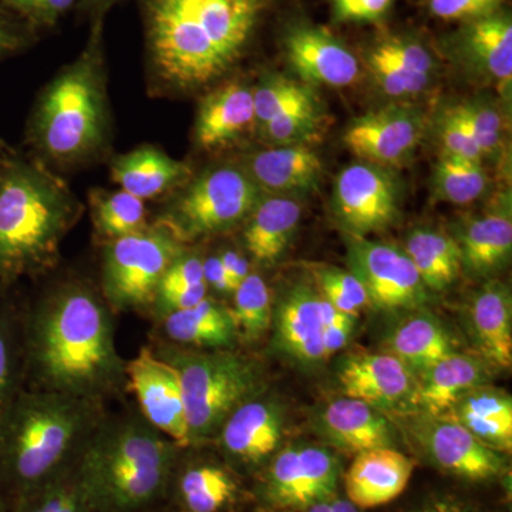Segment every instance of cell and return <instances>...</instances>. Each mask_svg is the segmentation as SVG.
Here are the masks:
<instances>
[{
    "mask_svg": "<svg viewBox=\"0 0 512 512\" xmlns=\"http://www.w3.org/2000/svg\"><path fill=\"white\" fill-rule=\"evenodd\" d=\"M23 366L30 389L92 402L126 382L109 309L80 285L37 303L23 326Z\"/></svg>",
    "mask_w": 512,
    "mask_h": 512,
    "instance_id": "6da1fadb",
    "label": "cell"
},
{
    "mask_svg": "<svg viewBox=\"0 0 512 512\" xmlns=\"http://www.w3.org/2000/svg\"><path fill=\"white\" fill-rule=\"evenodd\" d=\"M264 6V0H147L154 67L184 89L214 82L244 53Z\"/></svg>",
    "mask_w": 512,
    "mask_h": 512,
    "instance_id": "7a4b0ae2",
    "label": "cell"
},
{
    "mask_svg": "<svg viewBox=\"0 0 512 512\" xmlns=\"http://www.w3.org/2000/svg\"><path fill=\"white\" fill-rule=\"evenodd\" d=\"M180 450L143 417L100 421L73 470L92 512H147L167 500Z\"/></svg>",
    "mask_w": 512,
    "mask_h": 512,
    "instance_id": "3957f363",
    "label": "cell"
},
{
    "mask_svg": "<svg viewBox=\"0 0 512 512\" xmlns=\"http://www.w3.org/2000/svg\"><path fill=\"white\" fill-rule=\"evenodd\" d=\"M99 423L97 402L20 390L0 414V488L8 500L72 468Z\"/></svg>",
    "mask_w": 512,
    "mask_h": 512,
    "instance_id": "277c9868",
    "label": "cell"
},
{
    "mask_svg": "<svg viewBox=\"0 0 512 512\" xmlns=\"http://www.w3.org/2000/svg\"><path fill=\"white\" fill-rule=\"evenodd\" d=\"M73 217L72 198L52 178L29 165L10 167L0 178V275L52 261Z\"/></svg>",
    "mask_w": 512,
    "mask_h": 512,
    "instance_id": "5b68a950",
    "label": "cell"
},
{
    "mask_svg": "<svg viewBox=\"0 0 512 512\" xmlns=\"http://www.w3.org/2000/svg\"><path fill=\"white\" fill-rule=\"evenodd\" d=\"M99 28L86 53L64 69L43 94L35 133L56 160L72 161L99 146L106 126L99 57Z\"/></svg>",
    "mask_w": 512,
    "mask_h": 512,
    "instance_id": "8992f818",
    "label": "cell"
},
{
    "mask_svg": "<svg viewBox=\"0 0 512 512\" xmlns=\"http://www.w3.org/2000/svg\"><path fill=\"white\" fill-rule=\"evenodd\" d=\"M158 355L180 375L191 446L218 433L229 414L261 387V372L254 360L228 350L191 353L168 349Z\"/></svg>",
    "mask_w": 512,
    "mask_h": 512,
    "instance_id": "52a82bcc",
    "label": "cell"
},
{
    "mask_svg": "<svg viewBox=\"0 0 512 512\" xmlns=\"http://www.w3.org/2000/svg\"><path fill=\"white\" fill-rule=\"evenodd\" d=\"M183 254L180 241L163 229H141L113 239L104 254L103 292L119 311L153 303L168 266Z\"/></svg>",
    "mask_w": 512,
    "mask_h": 512,
    "instance_id": "ba28073f",
    "label": "cell"
},
{
    "mask_svg": "<svg viewBox=\"0 0 512 512\" xmlns=\"http://www.w3.org/2000/svg\"><path fill=\"white\" fill-rule=\"evenodd\" d=\"M247 173L221 167L201 175L175 202L168 214V231L178 241L218 234L234 227L254 210L261 198Z\"/></svg>",
    "mask_w": 512,
    "mask_h": 512,
    "instance_id": "9c48e42d",
    "label": "cell"
},
{
    "mask_svg": "<svg viewBox=\"0 0 512 512\" xmlns=\"http://www.w3.org/2000/svg\"><path fill=\"white\" fill-rule=\"evenodd\" d=\"M338 457L325 447H286L272 457L261 494L279 510H299L336 494Z\"/></svg>",
    "mask_w": 512,
    "mask_h": 512,
    "instance_id": "30bf717a",
    "label": "cell"
},
{
    "mask_svg": "<svg viewBox=\"0 0 512 512\" xmlns=\"http://www.w3.org/2000/svg\"><path fill=\"white\" fill-rule=\"evenodd\" d=\"M350 272L365 286L370 306L383 311L414 309L427 299V288L404 249L384 242L352 237Z\"/></svg>",
    "mask_w": 512,
    "mask_h": 512,
    "instance_id": "8fae6325",
    "label": "cell"
},
{
    "mask_svg": "<svg viewBox=\"0 0 512 512\" xmlns=\"http://www.w3.org/2000/svg\"><path fill=\"white\" fill-rule=\"evenodd\" d=\"M128 389L136 396L141 417L183 450L191 446L183 386L177 369L151 349H141L126 363Z\"/></svg>",
    "mask_w": 512,
    "mask_h": 512,
    "instance_id": "7c38bea8",
    "label": "cell"
},
{
    "mask_svg": "<svg viewBox=\"0 0 512 512\" xmlns=\"http://www.w3.org/2000/svg\"><path fill=\"white\" fill-rule=\"evenodd\" d=\"M333 211L352 237L383 231L399 215V190L382 167L356 163L339 174L333 188Z\"/></svg>",
    "mask_w": 512,
    "mask_h": 512,
    "instance_id": "4fadbf2b",
    "label": "cell"
},
{
    "mask_svg": "<svg viewBox=\"0 0 512 512\" xmlns=\"http://www.w3.org/2000/svg\"><path fill=\"white\" fill-rule=\"evenodd\" d=\"M423 110L410 104H390L350 123L345 146L363 163L397 167L413 157L424 136Z\"/></svg>",
    "mask_w": 512,
    "mask_h": 512,
    "instance_id": "5bb4252c",
    "label": "cell"
},
{
    "mask_svg": "<svg viewBox=\"0 0 512 512\" xmlns=\"http://www.w3.org/2000/svg\"><path fill=\"white\" fill-rule=\"evenodd\" d=\"M414 436L434 466L461 480L487 483L503 476L507 467L500 451L488 447L453 417L423 416Z\"/></svg>",
    "mask_w": 512,
    "mask_h": 512,
    "instance_id": "9a60e30c",
    "label": "cell"
},
{
    "mask_svg": "<svg viewBox=\"0 0 512 512\" xmlns=\"http://www.w3.org/2000/svg\"><path fill=\"white\" fill-rule=\"evenodd\" d=\"M284 50L289 66L308 86L346 87L359 79L355 53L322 26L293 23L286 29Z\"/></svg>",
    "mask_w": 512,
    "mask_h": 512,
    "instance_id": "2e32d148",
    "label": "cell"
},
{
    "mask_svg": "<svg viewBox=\"0 0 512 512\" xmlns=\"http://www.w3.org/2000/svg\"><path fill=\"white\" fill-rule=\"evenodd\" d=\"M448 46L468 72L510 97L512 84V19L505 9L461 23Z\"/></svg>",
    "mask_w": 512,
    "mask_h": 512,
    "instance_id": "e0dca14e",
    "label": "cell"
},
{
    "mask_svg": "<svg viewBox=\"0 0 512 512\" xmlns=\"http://www.w3.org/2000/svg\"><path fill=\"white\" fill-rule=\"evenodd\" d=\"M284 412L268 400L248 399L221 426V447L231 463L256 468L274 457L284 436Z\"/></svg>",
    "mask_w": 512,
    "mask_h": 512,
    "instance_id": "ac0fdd59",
    "label": "cell"
},
{
    "mask_svg": "<svg viewBox=\"0 0 512 512\" xmlns=\"http://www.w3.org/2000/svg\"><path fill=\"white\" fill-rule=\"evenodd\" d=\"M339 383L346 397L382 410L409 404L416 377L392 353H360L340 367Z\"/></svg>",
    "mask_w": 512,
    "mask_h": 512,
    "instance_id": "d6986e66",
    "label": "cell"
},
{
    "mask_svg": "<svg viewBox=\"0 0 512 512\" xmlns=\"http://www.w3.org/2000/svg\"><path fill=\"white\" fill-rule=\"evenodd\" d=\"M241 485L228 467L214 461H181L174 468L164 504L177 512H228L238 504Z\"/></svg>",
    "mask_w": 512,
    "mask_h": 512,
    "instance_id": "ffe728a7",
    "label": "cell"
},
{
    "mask_svg": "<svg viewBox=\"0 0 512 512\" xmlns=\"http://www.w3.org/2000/svg\"><path fill=\"white\" fill-rule=\"evenodd\" d=\"M413 471L412 458L393 447L356 454L345 477L348 500L362 510L392 503L406 490Z\"/></svg>",
    "mask_w": 512,
    "mask_h": 512,
    "instance_id": "44dd1931",
    "label": "cell"
},
{
    "mask_svg": "<svg viewBox=\"0 0 512 512\" xmlns=\"http://www.w3.org/2000/svg\"><path fill=\"white\" fill-rule=\"evenodd\" d=\"M409 404L423 416H446L461 397L481 386L485 380L483 360L478 357L453 355L417 373Z\"/></svg>",
    "mask_w": 512,
    "mask_h": 512,
    "instance_id": "7402d4cb",
    "label": "cell"
},
{
    "mask_svg": "<svg viewBox=\"0 0 512 512\" xmlns=\"http://www.w3.org/2000/svg\"><path fill=\"white\" fill-rule=\"evenodd\" d=\"M326 439L339 450L359 454L373 448L392 447V424L379 409L362 400L342 397L329 403L320 417Z\"/></svg>",
    "mask_w": 512,
    "mask_h": 512,
    "instance_id": "603a6c76",
    "label": "cell"
},
{
    "mask_svg": "<svg viewBox=\"0 0 512 512\" xmlns=\"http://www.w3.org/2000/svg\"><path fill=\"white\" fill-rule=\"evenodd\" d=\"M471 330L480 355L488 365L510 369L512 365L511 292L500 281H491L474 295L468 309Z\"/></svg>",
    "mask_w": 512,
    "mask_h": 512,
    "instance_id": "cb8c5ba5",
    "label": "cell"
},
{
    "mask_svg": "<svg viewBox=\"0 0 512 512\" xmlns=\"http://www.w3.org/2000/svg\"><path fill=\"white\" fill-rule=\"evenodd\" d=\"M255 120L254 90L229 82L202 101L195 123L198 146L212 150L237 140Z\"/></svg>",
    "mask_w": 512,
    "mask_h": 512,
    "instance_id": "d4e9b609",
    "label": "cell"
},
{
    "mask_svg": "<svg viewBox=\"0 0 512 512\" xmlns=\"http://www.w3.org/2000/svg\"><path fill=\"white\" fill-rule=\"evenodd\" d=\"M259 190L308 192L319 187L323 164L306 144L278 146L249 158L248 173Z\"/></svg>",
    "mask_w": 512,
    "mask_h": 512,
    "instance_id": "484cf974",
    "label": "cell"
},
{
    "mask_svg": "<svg viewBox=\"0 0 512 512\" xmlns=\"http://www.w3.org/2000/svg\"><path fill=\"white\" fill-rule=\"evenodd\" d=\"M320 302L322 296L316 289L298 285L285 296L276 313L279 345L302 362L325 359Z\"/></svg>",
    "mask_w": 512,
    "mask_h": 512,
    "instance_id": "4316f807",
    "label": "cell"
},
{
    "mask_svg": "<svg viewBox=\"0 0 512 512\" xmlns=\"http://www.w3.org/2000/svg\"><path fill=\"white\" fill-rule=\"evenodd\" d=\"M302 218V207L295 198H259L249 214L244 231L245 247L259 264H274L288 248Z\"/></svg>",
    "mask_w": 512,
    "mask_h": 512,
    "instance_id": "83f0119b",
    "label": "cell"
},
{
    "mask_svg": "<svg viewBox=\"0 0 512 512\" xmlns=\"http://www.w3.org/2000/svg\"><path fill=\"white\" fill-rule=\"evenodd\" d=\"M446 416L463 424L477 439L497 451H511L512 400L503 390L481 386L458 400Z\"/></svg>",
    "mask_w": 512,
    "mask_h": 512,
    "instance_id": "f1b7e54d",
    "label": "cell"
},
{
    "mask_svg": "<svg viewBox=\"0 0 512 512\" xmlns=\"http://www.w3.org/2000/svg\"><path fill=\"white\" fill-rule=\"evenodd\" d=\"M187 165L154 147H141L117 157L111 165V177L121 190L140 198L158 197L187 177Z\"/></svg>",
    "mask_w": 512,
    "mask_h": 512,
    "instance_id": "f546056e",
    "label": "cell"
},
{
    "mask_svg": "<svg viewBox=\"0 0 512 512\" xmlns=\"http://www.w3.org/2000/svg\"><path fill=\"white\" fill-rule=\"evenodd\" d=\"M163 320L168 338L192 348L228 349L238 336L231 311L210 298L185 311L170 313Z\"/></svg>",
    "mask_w": 512,
    "mask_h": 512,
    "instance_id": "4dcf8cb0",
    "label": "cell"
},
{
    "mask_svg": "<svg viewBox=\"0 0 512 512\" xmlns=\"http://www.w3.org/2000/svg\"><path fill=\"white\" fill-rule=\"evenodd\" d=\"M387 346L389 353L413 373L423 372L444 357L456 353L450 333L439 319L427 313H417L399 323L387 340Z\"/></svg>",
    "mask_w": 512,
    "mask_h": 512,
    "instance_id": "1f68e13d",
    "label": "cell"
},
{
    "mask_svg": "<svg viewBox=\"0 0 512 512\" xmlns=\"http://www.w3.org/2000/svg\"><path fill=\"white\" fill-rule=\"evenodd\" d=\"M463 268L476 275L497 271L510 259L512 221L510 208L471 221L460 241Z\"/></svg>",
    "mask_w": 512,
    "mask_h": 512,
    "instance_id": "d6a6232c",
    "label": "cell"
},
{
    "mask_svg": "<svg viewBox=\"0 0 512 512\" xmlns=\"http://www.w3.org/2000/svg\"><path fill=\"white\" fill-rule=\"evenodd\" d=\"M406 254L412 259L424 286L444 291L454 284L463 269L456 239L433 229H416L407 238Z\"/></svg>",
    "mask_w": 512,
    "mask_h": 512,
    "instance_id": "836d02e7",
    "label": "cell"
},
{
    "mask_svg": "<svg viewBox=\"0 0 512 512\" xmlns=\"http://www.w3.org/2000/svg\"><path fill=\"white\" fill-rule=\"evenodd\" d=\"M8 512H92L73 467L26 493L10 498Z\"/></svg>",
    "mask_w": 512,
    "mask_h": 512,
    "instance_id": "e575fe53",
    "label": "cell"
},
{
    "mask_svg": "<svg viewBox=\"0 0 512 512\" xmlns=\"http://www.w3.org/2000/svg\"><path fill=\"white\" fill-rule=\"evenodd\" d=\"M433 185L441 201L466 205L478 200L487 190L488 175L483 163L443 156L434 171Z\"/></svg>",
    "mask_w": 512,
    "mask_h": 512,
    "instance_id": "d590c367",
    "label": "cell"
},
{
    "mask_svg": "<svg viewBox=\"0 0 512 512\" xmlns=\"http://www.w3.org/2000/svg\"><path fill=\"white\" fill-rule=\"evenodd\" d=\"M232 319L238 335L258 339L269 329L272 319V298L268 285L261 276L249 274L234 292Z\"/></svg>",
    "mask_w": 512,
    "mask_h": 512,
    "instance_id": "8d00e7d4",
    "label": "cell"
},
{
    "mask_svg": "<svg viewBox=\"0 0 512 512\" xmlns=\"http://www.w3.org/2000/svg\"><path fill=\"white\" fill-rule=\"evenodd\" d=\"M319 103L312 86L284 76H268L254 90L255 120L259 127L284 111Z\"/></svg>",
    "mask_w": 512,
    "mask_h": 512,
    "instance_id": "74e56055",
    "label": "cell"
},
{
    "mask_svg": "<svg viewBox=\"0 0 512 512\" xmlns=\"http://www.w3.org/2000/svg\"><path fill=\"white\" fill-rule=\"evenodd\" d=\"M93 205L96 227L106 237H126L146 228V208L143 200L126 191L97 195Z\"/></svg>",
    "mask_w": 512,
    "mask_h": 512,
    "instance_id": "f35d334b",
    "label": "cell"
},
{
    "mask_svg": "<svg viewBox=\"0 0 512 512\" xmlns=\"http://www.w3.org/2000/svg\"><path fill=\"white\" fill-rule=\"evenodd\" d=\"M23 328L12 313L0 311V414L23 389Z\"/></svg>",
    "mask_w": 512,
    "mask_h": 512,
    "instance_id": "ab89813d",
    "label": "cell"
},
{
    "mask_svg": "<svg viewBox=\"0 0 512 512\" xmlns=\"http://www.w3.org/2000/svg\"><path fill=\"white\" fill-rule=\"evenodd\" d=\"M312 275L315 278L318 291L339 312L352 318H359L360 311L370 306L365 286L350 271L335 268V266H313Z\"/></svg>",
    "mask_w": 512,
    "mask_h": 512,
    "instance_id": "60d3db41",
    "label": "cell"
},
{
    "mask_svg": "<svg viewBox=\"0 0 512 512\" xmlns=\"http://www.w3.org/2000/svg\"><path fill=\"white\" fill-rule=\"evenodd\" d=\"M365 63L380 90L394 99H409L426 92L433 79L404 69L402 64L384 55L370 45L365 52Z\"/></svg>",
    "mask_w": 512,
    "mask_h": 512,
    "instance_id": "b9f144b4",
    "label": "cell"
},
{
    "mask_svg": "<svg viewBox=\"0 0 512 512\" xmlns=\"http://www.w3.org/2000/svg\"><path fill=\"white\" fill-rule=\"evenodd\" d=\"M322 124L320 103H313L278 114L268 123L262 124L261 131L262 136L276 146H308L319 136Z\"/></svg>",
    "mask_w": 512,
    "mask_h": 512,
    "instance_id": "7bdbcfd3",
    "label": "cell"
},
{
    "mask_svg": "<svg viewBox=\"0 0 512 512\" xmlns=\"http://www.w3.org/2000/svg\"><path fill=\"white\" fill-rule=\"evenodd\" d=\"M372 45L390 59L402 64L404 69L410 72L429 77V79H434L437 74L439 63L436 57L429 47L416 37L404 35V33L399 35L392 33V35L377 37Z\"/></svg>",
    "mask_w": 512,
    "mask_h": 512,
    "instance_id": "ee69618b",
    "label": "cell"
},
{
    "mask_svg": "<svg viewBox=\"0 0 512 512\" xmlns=\"http://www.w3.org/2000/svg\"><path fill=\"white\" fill-rule=\"evenodd\" d=\"M476 138L484 156L493 154L503 141V119L495 107L484 101H466L451 107Z\"/></svg>",
    "mask_w": 512,
    "mask_h": 512,
    "instance_id": "f6af8a7d",
    "label": "cell"
},
{
    "mask_svg": "<svg viewBox=\"0 0 512 512\" xmlns=\"http://www.w3.org/2000/svg\"><path fill=\"white\" fill-rule=\"evenodd\" d=\"M440 140L443 144L444 156L483 163L484 154L478 146L476 138L451 107L444 113L443 120H441Z\"/></svg>",
    "mask_w": 512,
    "mask_h": 512,
    "instance_id": "bcb514c9",
    "label": "cell"
},
{
    "mask_svg": "<svg viewBox=\"0 0 512 512\" xmlns=\"http://www.w3.org/2000/svg\"><path fill=\"white\" fill-rule=\"evenodd\" d=\"M505 2L507 0H426V8L434 18L466 23L504 9Z\"/></svg>",
    "mask_w": 512,
    "mask_h": 512,
    "instance_id": "7dc6e473",
    "label": "cell"
},
{
    "mask_svg": "<svg viewBox=\"0 0 512 512\" xmlns=\"http://www.w3.org/2000/svg\"><path fill=\"white\" fill-rule=\"evenodd\" d=\"M396 0H329L336 23H380Z\"/></svg>",
    "mask_w": 512,
    "mask_h": 512,
    "instance_id": "c3c4849f",
    "label": "cell"
},
{
    "mask_svg": "<svg viewBox=\"0 0 512 512\" xmlns=\"http://www.w3.org/2000/svg\"><path fill=\"white\" fill-rule=\"evenodd\" d=\"M76 0H0L3 8L37 26H53Z\"/></svg>",
    "mask_w": 512,
    "mask_h": 512,
    "instance_id": "681fc988",
    "label": "cell"
},
{
    "mask_svg": "<svg viewBox=\"0 0 512 512\" xmlns=\"http://www.w3.org/2000/svg\"><path fill=\"white\" fill-rule=\"evenodd\" d=\"M320 312H322L323 323V352H325V359H328L333 353L345 348L353 328H355L356 319L333 308L323 296L322 302H320Z\"/></svg>",
    "mask_w": 512,
    "mask_h": 512,
    "instance_id": "f907efd6",
    "label": "cell"
},
{
    "mask_svg": "<svg viewBox=\"0 0 512 512\" xmlns=\"http://www.w3.org/2000/svg\"><path fill=\"white\" fill-rule=\"evenodd\" d=\"M204 261L197 255H185L184 252L168 266L167 271L158 285V291L168 289L190 288L204 285ZM207 285V284H205Z\"/></svg>",
    "mask_w": 512,
    "mask_h": 512,
    "instance_id": "816d5d0a",
    "label": "cell"
},
{
    "mask_svg": "<svg viewBox=\"0 0 512 512\" xmlns=\"http://www.w3.org/2000/svg\"><path fill=\"white\" fill-rule=\"evenodd\" d=\"M207 285L190 286V288L168 289V291H158L154 298L156 311L161 319L170 313L185 311L192 306L200 303L202 299L207 298Z\"/></svg>",
    "mask_w": 512,
    "mask_h": 512,
    "instance_id": "f5cc1de1",
    "label": "cell"
},
{
    "mask_svg": "<svg viewBox=\"0 0 512 512\" xmlns=\"http://www.w3.org/2000/svg\"><path fill=\"white\" fill-rule=\"evenodd\" d=\"M409 512H481L476 505L453 494H433Z\"/></svg>",
    "mask_w": 512,
    "mask_h": 512,
    "instance_id": "db71d44e",
    "label": "cell"
},
{
    "mask_svg": "<svg viewBox=\"0 0 512 512\" xmlns=\"http://www.w3.org/2000/svg\"><path fill=\"white\" fill-rule=\"evenodd\" d=\"M204 278L207 286H212V288L220 292L234 293L235 289L238 288V286L232 282V279L229 278L227 272H225L224 266H222L218 256L205 259Z\"/></svg>",
    "mask_w": 512,
    "mask_h": 512,
    "instance_id": "11a10c76",
    "label": "cell"
},
{
    "mask_svg": "<svg viewBox=\"0 0 512 512\" xmlns=\"http://www.w3.org/2000/svg\"><path fill=\"white\" fill-rule=\"evenodd\" d=\"M218 258H220L221 264L224 266L225 272H227L229 278H231L232 282L237 286L251 274L247 259L237 254V252L227 251L221 256H218Z\"/></svg>",
    "mask_w": 512,
    "mask_h": 512,
    "instance_id": "9f6ffc18",
    "label": "cell"
},
{
    "mask_svg": "<svg viewBox=\"0 0 512 512\" xmlns=\"http://www.w3.org/2000/svg\"><path fill=\"white\" fill-rule=\"evenodd\" d=\"M359 510L360 508L350 503L348 498L345 500V498L338 497L335 494L326 498V500L318 501V503L303 508L302 512H360Z\"/></svg>",
    "mask_w": 512,
    "mask_h": 512,
    "instance_id": "6f0895ef",
    "label": "cell"
},
{
    "mask_svg": "<svg viewBox=\"0 0 512 512\" xmlns=\"http://www.w3.org/2000/svg\"><path fill=\"white\" fill-rule=\"evenodd\" d=\"M20 46H22V37L16 35L5 23L0 22V56L15 52Z\"/></svg>",
    "mask_w": 512,
    "mask_h": 512,
    "instance_id": "680465c9",
    "label": "cell"
},
{
    "mask_svg": "<svg viewBox=\"0 0 512 512\" xmlns=\"http://www.w3.org/2000/svg\"><path fill=\"white\" fill-rule=\"evenodd\" d=\"M9 500L6 497V494L3 493L2 488H0V512H8Z\"/></svg>",
    "mask_w": 512,
    "mask_h": 512,
    "instance_id": "91938a15",
    "label": "cell"
},
{
    "mask_svg": "<svg viewBox=\"0 0 512 512\" xmlns=\"http://www.w3.org/2000/svg\"><path fill=\"white\" fill-rule=\"evenodd\" d=\"M147 512H177V511H174L173 508L168 507L167 504H161V505H158V507L153 508V510H150Z\"/></svg>",
    "mask_w": 512,
    "mask_h": 512,
    "instance_id": "94428289",
    "label": "cell"
},
{
    "mask_svg": "<svg viewBox=\"0 0 512 512\" xmlns=\"http://www.w3.org/2000/svg\"><path fill=\"white\" fill-rule=\"evenodd\" d=\"M86 2H89V3H104V2H107V0H86Z\"/></svg>",
    "mask_w": 512,
    "mask_h": 512,
    "instance_id": "6125c7cd",
    "label": "cell"
}]
</instances>
